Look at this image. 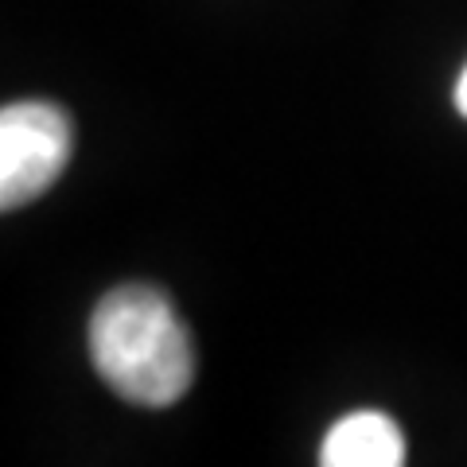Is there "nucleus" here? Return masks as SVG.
Returning a JSON list of instances; mask_svg holds the SVG:
<instances>
[{
  "label": "nucleus",
  "instance_id": "nucleus-2",
  "mask_svg": "<svg viewBox=\"0 0 467 467\" xmlns=\"http://www.w3.org/2000/svg\"><path fill=\"white\" fill-rule=\"evenodd\" d=\"M75 129L51 101H12L0 109V207L16 211L63 175Z\"/></svg>",
  "mask_w": 467,
  "mask_h": 467
},
{
  "label": "nucleus",
  "instance_id": "nucleus-3",
  "mask_svg": "<svg viewBox=\"0 0 467 467\" xmlns=\"http://www.w3.org/2000/svg\"><path fill=\"white\" fill-rule=\"evenodd\" d=\"M324 467H398L405 463V436L393 425V417L378 409L339 417L324 436L319 448Z\"/></svg>",
  "mask_w": 467,
  "mask_h": 467
},
{
  "label": "nucleus",
  "instance_id": "nucleus-4",
  "mask_svg": "<svg viewBox=\"0 0 467 467\" xmlns=\"http://www.w3.org/2000/svg\"><path fill=\"white\" fill-rule=\"evenodd\" d=\"M456 109L467 117V67H463V75H460V82H456Z\"/></svg>",
  "mask_w": 467,
  "mask_h": 467
},
{
  "label": "nucleus",
  "instance_id": "nucleus-1",
  "mask_svg": "<svg viewBox=\"0 0 467 467\" xmlns=\"http://www.w3.org/2000/svg\"><path fill=\"white\" fill-rule=\"evenodd\" d=\"M90 358L101 382L144 409L175 405L195 378L192 335L171 300L152 285H121L98 300Z\"/></svg>",
  "mask_w": 467,
  "mask_h": 467
}]
</instances>
